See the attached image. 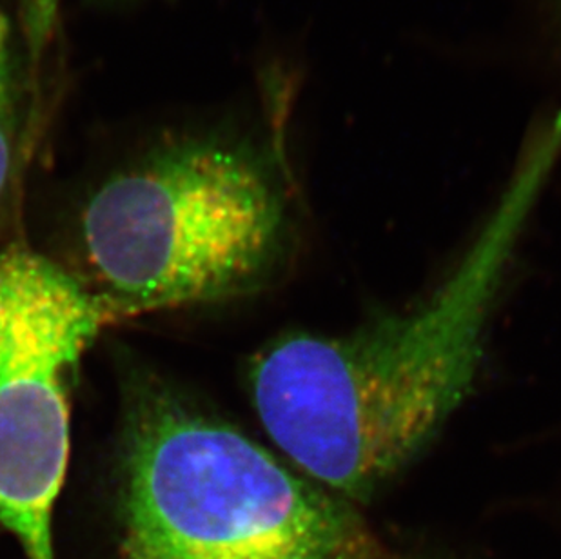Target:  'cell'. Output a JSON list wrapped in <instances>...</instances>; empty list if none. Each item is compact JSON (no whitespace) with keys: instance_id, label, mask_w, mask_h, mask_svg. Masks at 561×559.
<instances>
[{"instance_id":"obj_1","label":"cell","mask_w":561,"mask_h":559,"mask_svg":"<svg viewBox=\"0 0 561 559\" xmlns=\"http://www.w3.org/2000/svg\"><path fill=\"white\" fill-rule=\"evenodd\" d=\"M554 142L533 155L460 265L427 300L342 336L293 333L254 358V411L309 480L366 502L471 395L496 295Z\"/></svg>"},{"instance_id":"obj_2","label":"cell","mask_w":561,"mask_h":559,"mask_svg":"<svg viewBox=\"0 0 561 559\" xmlns=\"http://www.w3.org/2000/svg\"><path fill=\"white\" fill-rule=\"evenodd\" d=\"M118 520L129 559H387L353 503L154 384L129 401Z\"/></svg>"},{"instance_id":"obj_3","label":"cell","mask_w":561,"mask_h":559,"mask_svg":"<svg viewBox=\"0 0 561 559\" xmlns=\"http://www.w3.org/2000/svg\"><path fill=\"white\" fill-rule=\"evenodd\" d=\"M282 237V198L254 153L182 138L88 198L73 275L121 323L244 293L270 271Z\"/></svg>"},{"instance_id":"obj_4","label":"cell","mask_w":561,"mask_h":559,"mask_svg":"<svg viewBox=\"0 0 561 559\" xmlns=\"http://www.w3.org/2000/svg\"><path fill=\"white\" fill-rule=\"evenodd\" d=\"M110 307L73 271L16 243L0 253V531L26 559H55L69 458V396Z\"/></svg>"},{"instance_id":"obj_5","label":"cell","mask_w":561,"mask_h":559,"mask_svg":"<svg viewBox=\"0 0 561 559\" xmlns=\"http://www.w3.org/2000/svg\"><path fill=\"white\" fill-rule=\"evenodd\" d=\"M32 155L10 16L0 8V253L21 243L24 185Z\"/></svg>"}]
</instances>
